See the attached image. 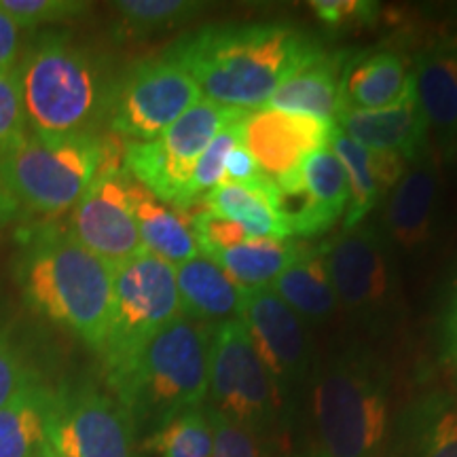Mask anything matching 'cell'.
<instances>
[{
	"label": "cell",
	"mask_w": 457,
	"mask_h": 457,
	"mask_svg": "<svg viewBox=\"0 0 457 457\" xmlns=\"http://www.w3.org/2000/svg\"><path fill=\"white\" fill-rule=\"evenodd\" d=\"M0 7L20 28H38L74 20L89 9L81 0H0Z\"/></svg>",
	"instance_id": "836d02e7"
},
{
	"label": "cell",
	"mask_w": 457,
	"mask_h": 457,
	"mask_svg": "<svg viewBox=\"0 0 457 457\" xmlns=\"http://www.w3.org/2000/svg\"><path fill=\"white\" fill-rule=\"evenodd\" d=\"M271 290L303 322H322L337 307V296L330 284L327 262L320 250H312L278 276Z\"/></svg>",
	"instance_id": "4316f807"
},
{
	"label": "cell",
	"mask_w": 457,
	"mask_h": 457,
	"mask_svg": "<svg viewBox=\"0 0 457 457\" xmlns=\"http://www.w3.org/2000/svg\"><path fill=\"white\" fill-rule=\"evenodd\" d=\"M313 248L290 239H245V242L225 250H212L204 254L212 259L233 282L244 288H265L293 262L307 256Z\"/></svg>",
	"instance_id": "d4e9b609"
},
{
	"label": "cell",
	"mask_w": 457,
	"mask_h": 457,
	"mask_svg": "<svg viewBox=\"0 0 457 457\" xmlns=\"http://www.w3.org/2000/svg\"><path fill=\"white\" fill-rule=\"evenodd\" d=\"M145 447L159 457H212L214 432L208 409L199 407L171 417L148 436Z\"/></svg>",
	"instance_id": "f546056e"
},
{
	"label": "cell",
	"mask_w": 457,
	"mask_h": 457,
	"mask_svg": "<svg viewBox=\"0 0 457 457\" xmlns=\"http://www.w3.org/2000/svg\"><path fill=\"white\" fill-rule=\"evenodd\" d=\"M415 89L413 60L394 49H375L347 60L341 85L343 111H379Z\"/></svg>",
	"instance_id": "d6986e66"
},
{
	"label": "cell",
	"mask_w": 457,
	"mask_h": 457,
	"mask_svg": "<svg viewBox=\"0 0 457 457\" xmlns=\"http://www.w3.org/2000/svg\"><path fill=\"white\" fill-rule=\"evenodd\" d=\"M413 457H457V403L428 398L411 420Z\"/></svg>",
	"instance_id": "4dcf8cb0"
},
{
	"label": "cell",
	"mask_w": 457,
	"mask_h": 457,
	"mask_svg": "<svg viewBox=\"0 0 457 457\" xmlns=\"http://www.w3.org/2000/svg\"><path fill=\"white\" fill-rule=\"evenodd\" d=\"M180 316L174 265L140 253L112 267V299L100 358L104 373L129 360L153 335Z\"/></svg>",
	"instance_id": "52a82bcc"
},
{
	"label": "cell",
	"mask_w": 457,
	"mask_h": 457,
	"mask_svg": "<svg viewBox=\"0 0 457 457\" xmlns=\"http://www.w3.org/2000/svg\"><path fill=\"white\" fill-rule=\"evenodd\" d=\"M49 387L32 377L0 407V457H37L45 443Z\"/></svg>",
	"instance_id": "83f0119b"
},
{
	"label": "cell",
	"mask_w": 457,
	"mask_h": 457,
	"mask_svg": "<svg viewBox=\"0 0 457 457\" xmlns=\"http://www.w3.org/2000/svg\"><path fill=\"white\" fill-rule=\"evenodd\" d=\"M188 216H191L193 236H195V242L202 254L212 253V250L233 248V245L250 239L237 222L222 219V216L210 214L205 210H195V212H191Z\"/></svg>",
	"instance_id": "e575fe53"
},
{
	"label": "cell",
	"mask_w": 457,
	"mask_h": 457,
	"mask_svg": "<svg viewBox=\"0 0 457 457\" xmlns=\"http://www.w3.org/2000/svg\"><path fill=\"white\" fill-rule=\"evenodd\" d=\"M17 210H20V205H17L15 199L11 197L3 179H0V227L7 225V222L17 214Z\"/></svg>",
	"instance_id": "60d3db41"
},
{
	"label": "cell",
	"mask_w": 457,
	"mask_h": 457,
	"mask_svg": "<svg viewBox=\"0 0 457 457\" xmlns=\"http://www.w3.org/2000/svg\"><path fill=\"white\" fill-rule=\"evenodd\" d=\"M242 117H237L236 121L228 123L227 128L210 142V146L202 153V157L197 159L195 168L191 171V179H188V185L185 188V195H182L180 212L191 214L193 210H197L202 199L208 195L214 187L225 182V163L228 153L242 142V136H239V121H242Z\"/></svg>",
	"instance_id": "1f68e13d"
},
{
	"label": "cell",
	"mask_w": 457,
	"mask_h": 457,
	"mask_svg": "<svg viewBox=\"0 0 457 457\" xmlns=\"http://www.w3.org/2000/svg\"><path fill=\"white\" fill-rule=\"evenodd\" d=\"M114 34L123 41L155 37L193 21L205 11V3L193 0H119L112 3Z\"/></svg>",
	"instance_id": "f1b7e54d"
},
{
	"label": "cell",
	"mask_w": 457,
	"mask_h": 457,
	"mask_svg": "<svg viewBox=\"0 0 457 457\" xmlns=\"http://www.w3.org/2000/svg\"><path fill=\"white\" fill-rule=\"evenodd\" d=\"M335 129V121L267 108L245 112L239 121L242 145L270 179L299 170L312 153L328 146Z\"/></svg>",
	"instance_id": "9a60e30c"
},
{
	"label": "cell",
	"mask_w": 457,
	"mask_h": 457,
	"mask_svg": "<svg viewBox=\"0 0 457 457\" xmlns=\"http://www.w3.org/2000/svg\"><path fill=\"white\" fill-rule=\"evenodd\" d=\"M212 333L214 327L179 316L129 360L106 370V386L134 424L146 421L162 428L171 417L204 407Z\"/></svg>",
	"instance_id": "277c9868"
},
{
	"label": "cell",
	"mask_w": 457,
	"mask_h": 457,
	"mask_svg": "<svg viewBox=\"0 0 457 457\" xmlns=\"http://www.w3.org/2000/svg\"><path fill=\"white\" fill-rule=\"evenodd\" d=\"M208 415L214 432L212 457H265L248 428L227 420L212 409H208Z\"/></svg>",
	"instance_id": "d590c367"
},
{
	"label": "cell",
	"mask_w": 457,
	"mask_h": 457,
	"mask_svg": "<svg viewBox=\"0 0 457 457\" xmlns=\"http://www.w3.org/2000/svg\"><path fill=\"white\" fill-rule=\"evenodd\" d=\"M32 377L7 335L0 333V407H4Z\"/></svg>",
	"instance_id": "74e56055"
},
{
	"label": "cell",
	"mask_w": 457,
	"mask_h": 457,
	"mask_svg": "<svg viewBox=\"0 0 457 457\" xmlns=\"http://www.w3.org/2000/svg\"><path fill=\"white\" fill-rule=\"evenodd\" d=\"M337 129L369 151L394 153L407 162L430 151V129L415 89L398 104L379 111H343L337 117Z\"/></svg>",
	"instance_id": "2e32d148"
},
{
	"label": "cell",
	"mask_w": 457,
	"mask_h": 457,
	"mask_svg": "<svg viewBox=\"0 0 457 457\" xmlns=\"http://www.w3.org/2000/svg\"><path fill=\"white\" fill-rule=\"evenodd\" d=\"M129 411L94 384L49 390L45 443L64 457H136Z\"/></svg>",
	"instance_id": "30bf717a"
},
{
	"label": "cell",
	"mask_w": 457,
	"mask_h": 457,
	"mask_svg": "<svg viewBox=\"0 0 457 457\" xmlns=\"http://www.w3.org/2000/svg\"><path fill=\"white\" fill-rule=\"evenodd\" d=\"M30 131L98 134L114 79L94 51L66 32H45L17 62Z\"/></svg>",
	"instance_id": "3957f363"
},
{
	"label": "cell",
	"mask_w": 457,
	"mask_h": 457,
	"mask_svg": "<svg viewBox=\"0 0 457 457\" xmlns=\"http://www.w3.org/2000/svg\"><path fill=\"white\" fill-rule=\"evenodd\" d=\"M267 174L261 170V165L256 163V159L250 155V151L242 142L228 153L227 163H225V182H233V185L245 187V188H256L265 182Z\"/></svg>",
	"instance_id": "f35d334b"
},
{
	"label": "cell",
	"mask_w": 457,
	"mask_h": 457,
	"mask_svg": "<svg viewBox=\"0 0 457 457\" xmlns=\"http://www.w3.org/2000/svg\"><path fill=\"white\" fill-rule=\"evenodd\" d=\"M327 262L337 303L369 324H379L394 299V276L386 239L375 227L360 222L343 228L327 248Z\"/></svg>",
	"instance_id": "7c38bea8"
},
{
	"label": "cell",
	"mask_w": 457,
	"mask_h": 457,
	"mask_svg": "<svg viewBox=\"0 0 457 457\" xmlns=\"http://www.w3.org/2000/svg\"><path fill=\"white\" fill-rule=\"evenodd\" d=\"M312 9L328 28L370 24L379 13V4L370 0H313Z\"/></svg>",
	"instance_id": "8d00e7d4"
},
{
	"label": "cell",
	"mask_w": 457,
	"mask_h": 457,
	"mask_svg": "<svg viewBox=\"0 0 457 457\" xmlns=\"http://www.w3.org/2000/svg\"><path fill=\"white\" fill-rule=\"evenodd\" d=\"M28 134L30 125L21 94L20 68L15 64L0 71V159L15 151Z\"/></svg>",
	"instance_id": "d6a6232c"
},
{
	"label": "cell",
	"mask_w": 457,
	"mask_h": 457,
	"mask_svg": "<svg viewBox=\"0 0 457 457\" xmlns=\"http://www.w3.org/2000/svg\"><path fill=\"white\" fill-rule=\"evenodd\" d=\"M328 148L341 162L350 187V204H347L343 228L356 227L392 191L409 162L394 153L369 151L339 129H335Z\"/></svg>",
	"instance_id": "ffe728a7"
},
{
	"label": "cell",
	"mask_w": 457,
	"mask_h": 457,
	"mask_svg": "<svg viewBox=\"0 0 457 457\" xmlns=\"http://www.w3.org/2000/svg\"><path fill=\"white\" fill-rule=\"evenodd\" d=\"M239 320L248 330L273 390L282 398V387L305 373L310 358L305 322L273 293L271 286L245 288Z\"/></svg>",
	"instance_id": "5bb4252c"
},
{
	"label": "cell",
	"mask_w": 457,
	"mask_h": 457,
	"mask_svg": "<svg viewBox=\"0 0 457 457\" xmlns=\"http://www.w3.org/2000/svg\"><path fill=\"white\" fill-rule=\"evenodd\" d=\"M168 54L197 83L202 98L236 111H259L279 85L327 54L286 24H214L188 32Z\"/></svg>",
	"instance_id": "6da1fadb"
},
{
	"label": "cell",
	"mask_w": 457,
	"mask_h": 457,
	"mask_svg": "<svg viewBox=\"0 0 457 457\" xmlns=\"http://www.w3.org/2000/svg\"><path fill=\"white\" fill-rule=\"evenodd\" d=\"M199 100L202 91L197 83L163 51L117 74L104 128L125 142L153 140Z\"/></svg>",
	"instance_id": "9c48e42d"
},
{
	"label": "cell",
	"mask_w": 457,
	"mask_h": 457,
	"mask_svg": "<svg viewBox=\"0 0 457 457\" xmlns=\"http://www.w3.org/2000/svg\"><path fill=\"white\" fill-rule=\"evenodd\" d=\"M305 208L293 222V237H313L341 219L350 204L345 170L330 148L312 153L301 165Z\"/></svg>",
	"instance_id": "603a6c76"
},
{
	"label": "cell",
	"mask_w": 457,
	"mask_h": 457,
	"mask_svg": "<svg viewBox=\"0 0 457 457\" xmlns=\"http://www.w3.org/2000/svg\"><path fill=\"white\" fill-rule=\"evenodd\" d=\"M307 457H324L322 453H312V455H307Z\"/></svg>",
	"instance_id": "ee69618b"
},
{
	"label": "cell",
	"mask_w": 457,
	"mask_h": 457,
	"mask_svg": "<svg viewBox=\"0 0 457 457\" xmlns=\"http://www.w3.org/2000/svg\"><path fill=\"white\" fill-rule=\"evenodd\" d=\"M438 163L434 148L409 162L404 174L390 191L386 228L392 242L403 250H415L430 239L436 208Z\"/></svg>",
	"instance_id": "ac0fdd59"
},
{
	"label": "cell",
	"mask_w": 457,
	"mask_h": 457,
	"mask_svg": "<svg viewBox=\"0 0 457 457\" xmlns=\"http://www.w3.org/2000/svg\"><path fill=\"white\" fill-rule=\"evenodd\" d=\"M37 457H64V455H60L57 453L55 449H51L47 443H43V447L38 449V453H37Z\"/></svg>",
	"instance_id": "b9f144b4"
},
{
	"label": "cell",
	"mask_w": 457,
	"mask_h": 457,
	"mask_svg": "<svg viewBox=\"0 0 457 457\" xmlns=\"http://www.w3.org/2000/svg\"><path fill=\"white\" fill-rule=\"evenodd\" d=\"M313 415L324 457H377L387 436V381L367 353H343L318 377Z\"/></svg>",
	"instance_id": "8992f818"
},
{
	"label": "cell",
	"mask_w": 457,
	"mask_h": 457,
	"mask_svg": "<svg viewBox=\"0 0 457 457\" xmlns=\"http://www.w3.org/2000/svg\"><path fill=\"white\" fill-rule=\"evenodd\" d=\"M20 30L13 17L0 7V71L17 64V51H20Z\"/></svg>",
	"instance_id": "ab89813d"
},
{
	"label": "cell",
	"mask_w": 457,
	"mask_h": 457,
	"mask_svg": "<svg viewBox=\"0 0 457 457\" xmlns=\"http://www.w3.org/2000/svg\"><path fill=\"white\" fill-rule=\"evenodd\" d=\"M415 94L445 159L457 153V49L432 45L413 60Z\"/></svg>",
	"instance_id": "e0dca14e"
},
{
	"label": "cell",
	"mask_w": 457,
	"mask_h": 457,
	"mask_svg": "<svg viewBox=\"0 0 457 457\" xmlns=\"http://www.w3.org/2000/svg\"><path fill=\"white\" fill-rule=\"evenodd\" d=\"M15 282L34 313L100 352L111 313L112 265L83 248L66 228L38 225L20 239Z\"/></svg>",
	"instance_id": "7a4b0ae2"
},
{
	"label": "cell",
	"mask_w": 457,
	"mask_h": 457,
	"mask_svg": "<svg viewBox=\"0 0 457 457\" xmlns=\"http://www.w3.org/2000/svg\"><path fill=\"white\" fill-rule=\"evenodd\" d=\"M208 398L210 409L248 430L265 421L279 404L278 392L239 318L214 327Z\"/></svg>",
	"instance_id": "8fae6325"
},
{
	"label": "cell",
	"mask_w": 457,
	"mask_h": 457,
	"mask_svg": "<svg viewBox=\"0 0 457 457\" xmlns=\"http://www.w3.org/2000/svg\"><path fill=\"white\" fill-rule=\"evenodd\" d=\"M248 111L202 98L157 138L123 142V170L159 202L180 212L182 195L197 159L216 136Z\"/></svg>",
	"instance_id": "ba28073f"
},
{
	"label": "cell",
	"mask_w": 457,
	"mask_h": 457,
	"mask_svg": "<svg viewBox=\"0 0 457 457\" xmlns=\"http://www.w3.org/2000/svg\"><path fill=\"white\" fill-rule=\"evenodd\" d=\"M197 210L222 216L237 222L250 239L271 237V239H290L288 225L282 220L276 210L271 208L270 199L261 188H245L233 182H220L202 199ZM195 212V210H193Z\"/></svg>",
	"instance_id": "484cf974"
},
{
	"label": "cell",
	"mask_w": 457,
	"mask_h": 457,
	"mask_svg": "<svg viewBox=\"0 0 457 457\" xmlns=\"http://www.w3.org/2000/svg\"><path fill=\"white\" fill-rule=\"evenodd\" d=\"M174 271L180 316L208 327L239 318L245 288L233 282L212 259L199 254L176 265Z\"/></svg>",
	"instance_id": "44dd1931"
},
{
	"label": "cell",
	"mask_w": 457,
	"mask_h": 457,
	"mask_svg": "<svg viewBox=\"0 0 457 457\" xmlns=\"http://www.w3.org/2000/svg\"><path fill=\"white\" fill-rule=\"evenodd\" d=\"M347 54H324L313 64L303 68L293 79L279 85L267 102V111L316 117L322 121H337L341 112V85Z\"/></svg>",
	"instance_id": "7402d4cb"
},
{
	"label": "cell",
	"mask_w": 457,
	"mask_h": 457,
	"mask_svg": "<svg viewBox=\"0 0 457 457\" xmlns=\"http://www.w3.org/2000/svg\"><path fill=\"white\" fill-rule=\"evenodd\" d=\"M131 188L134 179L123 165H108L71 210L66 227L72 239L112 267L145 253Z\"/></svg>",
	"instance_id": "4fadbf2b"
},
{
	"label": "cell",
	"mask_w": 457,
	"mask_h": 457,
	"mask_svg": "<svg viewBox=\"0 0 457 457\" xmlns=\"http://www.w3.org/2000/svg\"><path fill=\"white\" fill-rule=\"evenodd\" d=\"M131 202L145 253L155 254L174 267L202 254L193 236L191 216L159 202L136 180L131 188Z\"/></svg>",
	"instance_id": "cb8c5ba5"
},
{
	"label": "cell",
	"mask_w": 457,
	"mask_h": 457,
	"mask_svg": "<svg viewBox=\"0 0 457 457\" xmlns=\"http://www.w3.org/2000/svg\"><path fill=\"white\" fill-rule=\"evenodd\" d=\"M121 142L102 134H30L0 159V179L20 208L60 216L77 205L96 176L108 165H123Z\"/></svg>",
	"instance_id": "5b68a950"
},
{
	"label": "cell",
	"mask_w": 457,
	"mask_h": 457,
	"mask_svg": "<svg viewBox=\"0 0 457 457\" xmlns=\"http://www.w3.org/2000/svg\"><path fill=\"white\" fill-rule=\"evenodd\" d=\"M449 310H457V290H455V296H453V303H451Z\"/></svg>",
	"instance_id": "7bdbcfd3"
}]
</instances>
